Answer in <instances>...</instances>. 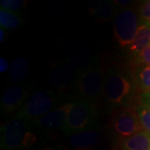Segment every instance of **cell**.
Returning <instances> with one entry per match:
<instances>
[{"instance_id": "cell-1", "label": "cell", "mask_w": 150, "mask_h": 150, "mask_svg": "<svg viewBox=\"0 0 150 150\" xmlns=\"http://www.w3.org/2000/svg\"><path fill=\"white\" fill-rule=\"evenodd\" d=\"M96 127V112L90 101L80 99L72 102L67 123L63 130L68 136L93 129Z\"/></svg>"}, {"instance_id": "cell-2", "label": "cell", "mask_w": 150, "mask_h": 150, "mask_svg": "<svg viewBox=\"0 0 150 150\" xmlns=\"http://www.w3.org/2000/svg\"><path fill=\"white\" fill-rule=\"evenodd\" d=\"M132 83L125 76L117 71L109 70L105 76L103 94L107 103L112 108L127 104L132 93Z\"/></svg>"}, {"instance_id": "cell-3", "label": "cell", "mask_w": 150, "mask_h": 150, "mask_svg": "<svg viewBox=\"0 0 150 150\" xmlns=\"http://www.w3.org/2000/svg\"><path fill=\"white\" fill-rule=\"evenodd\" d=\"M30 120L16 116L1 127V147L4 150H24Z\"/></svg>"}, {"instance_id": "cell-4", "label": "cell", "mask_w": 150, "mask_h": 150, "mask_svg": "<svg viewBox=\"0 0 150 150\" xmlns=\"http://www.w3.org/2000/svg\"><path fill=\"white\" fill-rule=\"evenodd\" d=\"M58 98L54 92L38 90L33 93L20 108L17 116L28 120H35L54 109L58 104Z\"/></svg>"}, {"instance_id": "cell-5", "label": "cell", "mask_w": 150, "mask_h": 150, "mask_svg": "<svg viewBox=\"0 0 150 150\" xmlns=\"http://www.w3.org/2000/svg\"><path fill=\"white\" fill-rule=\"evenodd\" d=\"M104 80L103 70L96 65L81 72L76 83L82 99L91 101L100 97L103 91Z\"/></svg>"}, {"instance_id": "cell-6", "label": "cell", "mask_w": 150, "mask_h": 150, "mask_svg": "<svg viewBox=\"0 0 150 150\" xmlns=\"http://www.w3.org/2000/svg\"><path fill=\"white\" fill-rule=\"evenodd\" d=\"M139 18L134 9L125 8L117 14L114 23V36L120 47L130 46L139 28Z\"/></svg>"}, {"instance_id": "cell-7", "label": "cell", "mask_w": 150, "mask_h": 150, "mask_svg": "<svg viewBox=\"0 0 150 150\" xmlns=\"http://www.w3.org/2000/svg\"><path fill=\"white\" fill-rule=\"evenodd\" d=\"M115 134L121 139H129L143 131L137 109L123 108L113 116L112 123Z\"/></svg>"}, {"instance_id": "cell-8", "label": "cell", "mask_w": 150, "mask_h": 150, "mask_svg": "<svg viewBox=\"0 0 150 150\" xmlns=\"http://www.w3.org/2000/svg\"><path fill=\"white\" fill-rule=\"evenodd\" d=\"M72 102L65 103L58 108H54L45 115L33 120V123L38 128L46 130H64L67 123Z\"/></svg>"}, {"instance_id": "cell-9", "label": "cell", "mask_w": 150, "mask_h": 150, "mask_svg": "<svg viewBox=\"0 0 150 150\" xmlns=\"http://www.w3.org/2000/svg\"><path fill=\"white\" fill-rule=\"evenodd\" d=\"M77 69L69 61L59 63L51 70L49 81L51 85L58 89H64L69 86L73 82L77 81L79 75Z\"/></svg>"}, {"instance_id": "cell-10", "label": "cell", "mask_w": 150, "mask_h": 150, "mask_svg": "<svg viewBox=\"0 0 150 150\" xmlns=\"http://www.w3.org/2000/svg\"><path fill=\"white\" fill-rule=\"evenodd\" d=\"M29 85H15L8 88L3 94L0 107L5 113L11 112L23 105V100L30 92Z\"/></svg>"}, {"instance_id": "cell-11", "label": "cell", "mask_w": 150, "mask_h": 150, "mask_svg": "<svg viewBox=\"0 0 150 150\" xmlns=\"http://www.w3.org/2000/svg\"><path fill=\"white\" fill-rule=\"evenodd\" d=\"M99 139L96 129H89L69 135L70 145L76 150H89L95 146Z\"/></svg>"}, {"instance_id": "cell-12", "label": "cell", "mask_w": 150, "mask_h": 150, "mask_svg": "<svg viewBox=\"0 0 150 150\" xmlns=\"http://www.w3.org/2000/svg\"><path fill=\"white\" fill-rule=\"evenodd\" d=\"M150 44V23H141L129 50L132 54H139Z\"/></svg>"}, {"instance_id": "cell-13", "label": "cell", "mask_w": 150, "mask_h": 150, "mask_svg": "<svg viewBox=\"0 0 150 150\" xmlns=\"http://www.w3.org/2000/svg\"><path fill=\"white\" fill-rule=\"evenodd\" d=\"M123 149L150 150V133L142 131L123 142Z\"/></svg>"}, {"instance_id": "cell-14", "label": "cell", "mask_w": 150, "mask_h": 150, "mask_svg": "<svg viewBox=\"0 0 150 150\" xmlns=\"http://www.w3.org/2000/svg\"><path fill=\"white\" fill-rule=\"evenodd\" d=\"M28 72V60L25 57H18L11 64L9 69V79L13 82H20L27 77Z\"/></svg>"}, {"instance_id": "cell-15", "label": "cell", "mask_w": 150, "mask_h": 150, "mask_svg": "<svg viewBox=\"0 0 150 150\" xmlns=\"http://www.w3.org/2000/svg\"><path fill=\"white\" fill-rule=\"evenodd\" d=\"M92 13L96 17L97 20L101 22L108 21L114 13L113 4L111 2L103 1L98 2L97 4H92L91 8Z\"/></svg>"}, {"instance_id": "cell-16", "label": "cell", "mask_w": 150, "mask_h": 150, "mask_svg": "<svg viewBox=\"0 0 150 150\" xmlns=\"http://www.w3.org/2000/svg\"><path fill=\"white\" fill-rule=\"evenodd\" d=\"M21 23V18L15 13L5 10L4 8L0 9V26L3 29H14Z\"/></svg>"}, {"instance_id": "cell-17", "label": "cell", "mask_w": 150, "mask_h": 150, "mask_svg": "<svg viewBox=\"0 0 150 150\" xmlns=\"http://www.w3.org/2000/svg\"><path fill=\"white\" fill-rule=\"evenodd\" d=\"M137 112L143 129L150 133V106L142 104L137 108Z\"/></svg>"}, {"instance_id": "cell-18", "label": "cell", "mask_w": 150, "mask_h": 150, "mask_svg": "<svg viewBox=\"0 0 150 150\" xmlns=\"http://www.w3.org/2000/svg\"><path fill=\"white\" fill-rule=\"evenodd\" d=\"M139 79L141 88L150 93V66H146L141 69L139 74Z\"/></svg>"}, {"instance_id": "cell-19", "label": "cell", "mask_w": 150, "mask_h": 150, "mask_svg": "<svg viewBox=\"0 0 150 150\" xmlns=\"http://www.w3.org/2000/svg\"><path fill=\"white\" fill-rule=\"evenodd\" d=\"M25 4V1L23 0H1L0 5L1 8H4L5 10L10 12H18L21 9Z\"/></svg>"}, {"instance_id": "cell-20", "label": "cell", "mask_w": 150, "mask_h": 150, "mask_svg": "<svg viewBox=\"0 0 150 150\" xmlns=\"http://www.w3.org/2000/svg\"><path fill=\"white\" fill-rule=\"evenodd\" d=\"M140 15L146 22L150 23V0L145 1L140 7Z\"/></svg>"}, {"instance_id": "cell-21", "label": "cell", "mask_w": 150, "mask_h": 150, "mask_svg": "<svg viewBox=\"0 0 150 150\" xmlns=\"http://www.w3.org/2000/svg\"><path fill=\"white\" fill-rule=\"evenodd\" d=\"M138 58L142 64H146L147 66H150V44L139 54Z\"/></svg>"}, {"instance_id": "cell-22", "label": "cell", "mask_w": 150, "mask_h": 150, "mask_svg": "<svg viewBox=\"0 0 150 150\" xmlns=\"http://www.w3.org/2000/svg\"><path fill=\"white\" fill-rule=\"evenodd\" d=\"M8 68H9V63H8V61L5 58L1 57L0 58V73L1 74L5 73V72H7L8 70Z\"/></svg>"}, {"instance_id": "cell-23", "label": "cell", "mask_w": 150, "mask_h": 150, "mask_svg": "<svg viewBox=\"0 0 150 150\" xmlns=\"http://www.w3.org/2000/svg\"><path fill=\"white\" fill-rule=\"evenodd\" d=\"M114 3L118 5H126L129 4V3H131L130 1H123V0H118V1H114Z\"/></svg>"}, {"instance_id": "cell-24", "label": "cell", "mask_w": 150, "mask_h": 150, "mask_svg": "<svg viewBox=\"0 0 150 150\" xmlns=\"http://www.w3.org/2000/svg\"><path fill=\"white\" fill-rule=\"evenodd\" d=\"M4 38H5V30L1 28L0 29V42L2 43L4 40Z\"/></svg>"}, {"instance_id": "cell-25", "label": "cell", "mask_w": 150, "mask_h": 150, "mask_svg": "<svg viewBox=\"0 0 150 150\" xmlns=\"http://www.w3.org/2000/svg\"><path fill=\"white\" fill-rule=\"evenodd\" d=\"M145 101H146V105H149L150 106V93H147L146 95H145Z\"/></svg>"}, {"instance_id": "cell-26", "label": "cell", "mask_w": 150, "mask_h": 150, "mask_svg": "<svg viewBox=\"0 0 150 150\" xmlns=\"http://www.w3.org/2000/svg\"><path fill=\"white\" fill-rule=\"evenodd\" d=\"M122 150H126V149H122Z\"/></svg>"}]
</instances>
